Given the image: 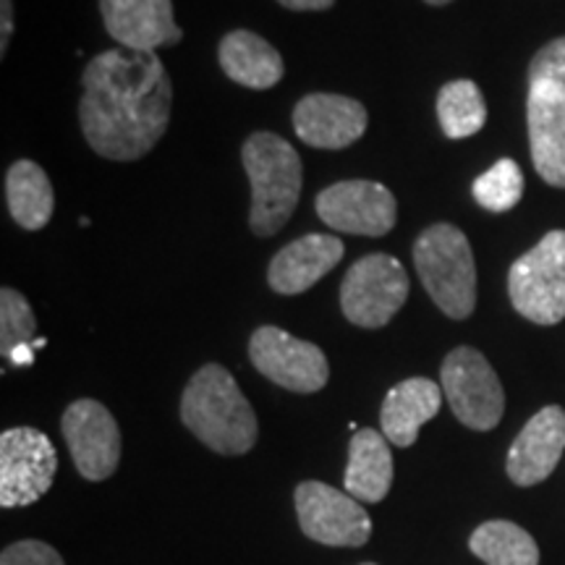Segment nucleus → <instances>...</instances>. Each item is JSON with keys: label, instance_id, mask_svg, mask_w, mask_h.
I'll return each mask as SVG.
<instances>
[{"label": "nucleus", "instance_id": "26", "mask_svg": "<svg viewBox=\"0 0 565 565\" xmlns=\"http://www.w3.org/2000/svg\"><path fill=\"white\" fill-rule=\"evenodd\" d=\"M550 82L565 89V38L547 42L529 66V84Z\"/></svg>", "mask_w": 565, "mask_h": 565}, {"label": "nucleus", "instance_id": "1", "mask_svg": "<svg viewBox=\"0 0 565 565\" xmlns=\"http://www.w3.org/2000/svg\"><path fill=\"white\" fill-rule=\"evenodd\" d=\"M171 76L154 53L113 47L84 68L79 124L105 160L145 158L171 124Z\"/></svg>", "mask_w": 565, "mask_h": 565}, {"label": "nucleus", "instance_id": "19", "mask_svg": "<svg viewBox=\"0 0 565 565\" xmlns=\"http://www.w3.org/2000/svg\"><path fill=\"white\" fill-rule=\"evenodd\" d=\"M217 58L228 79L249 89H270L286 74L282 55L265 38L249 30L225 34L217 47Z\"/></svg>", "mask_w": 565, "mask_h": 565}, {"label": "nucleus", "instance_id": "25", "mask_svg": "<svg viewBox=\"0 0 565 565\" xmlns=\"http://www.w3.org/2000/svg\"><path fill=\"white\" fill-rule=\"evenodd\" d=\"M38 341V320L32 303L13 288L0 291V351L9 359L13 349Z\"/></svg>", "mask_w": 565, "mask_h": 565}, {"label": "nucleus", "instance_id": "30", "mask_svg": "<svg viewBox=\"0 0 565 565\" xmlns=\"http://www.w3.org/2000/svg\"><path fill=\"white\" fill-rule=\"evenodd\" d=\"M34 343H24V345H19V349H13L11 351V356H9V362L13 364V366H32L34 364Z\"/></svg>", "mask_w": 565, "mask_h": 565}, {"label": "nucleus", "instance_id": "20", "mask_svg": "<svg viewBox=\"0 0 565 565\" xmlns=\"http://www.w3.org/2000/svg\"><path fill=\"white\" fill-rule=\"evenodd\" d=\"M345 492L362 503H380L393 487V454L387 437L377 429H359L349 445Z\"/></svg>", "mask_w": 565, "mask_h": 565}, {"label": "nucleus", "instance_id": "12", "mask_svg": "<svg viewBox=\"0 0 565 565\" xmlns=\"http://www.w3.org/2000/svg\"><path fill=\"white\" fill-rule=\"evenodd\" d=\"M317 215L330 228L351 236H387L395 228L398 202L377 181H341L317 194Z\"/></svg>", "mask_w": 565, "mask_h": 565}, {"label": "nucleus", "instance_id": "14", "mask_svg": "<svg viewBox=\"0 0 565 565\" xmlns=\"http://www.w3.org/2000/svg\"><path fill=\"white\" fill-rule=\"evenodd\" d=\"M526 124L536 173L550 186L565 189V89L550 82L529 84Z\"/></svg>", "mask_w": 565, "mask_h": 565}, {"label": "nucleus", "instance_id": "11", "mask_svg": "<svg viewBox=\"0 0 565 565\" xmlns=\"http://www.w3.org/2000/svg\"><path fill=\"white\" fill-rule=\"evenodd\" d=\"M76 471L89 482H105L121 463V429L100 401H74L61 419Z\"/></svg>", "mask_w": 565, "mask_h": 565}, {"label": "nucleus", "instance_id": "13", "mask_svg": "<svg viewBox=\"0 0 565 565\" xmlns=\"http://www.w3.org/2000/svg\"><path fill=\"white\" fill-rule=\"evenodd\" d=\"M366 108L359 100L330 92L301 97L294 108V131L303 145L317 150H345L364 137Z\"/></svg>", "mask_w": 565, "mask_h": 565}, {"label": "nucleus", "instance_id": "18", "mask_svg": "<svg viewBox=\"0 0 565 565\" xmlns=\"http://www.w3.org/2000/svg\"><path fill=\"white\" fill-rule=\"evenodd\" d=\"M443 387L427 377H408L391 387L383 401L380 424L387 443L398 448H412L419 429L435 419L443 406Z\"/></svg>", "mask_w": 565, "mask_h": 565}, {"label": "nucleus", "instance_id": "6", "mask_svg": "<svg viewBox=\"0 0 565 565\" xmlns=\"http://www.w3.org/2000/svg\"><path fill=\"white\" fill-rule=\"evenodd\" d=\"M440 387L448 398L450 412L463 427L490 433L503 419L505 393L484 353L469 345L454 349L445 356L440 370Z\"/></svg>", "mask_w": 565, "mask_h": 565}, {"label": "nucleus", "instance_id": "28", "mask_svg": "<svg viewBox=\"0 0 565 565\" xmlns=\"http://www.w3.org/2000/svg\"><path fill=\"white\" fill-rule=\"evenodd\" d=\"M13 34V0H0V53L6 55Z\"/></svg>", "mask_w": 565, "mask_h": 565}, {"label": "nucleus", "instance_id": "5", "mask_svg": "<svg viewBox=\"0 0 565 565\" xmlns=\"http://www.w3.org/2000/svg\"><path fill=\"white\" fill-rule=\"evenodd\" d=\"M508 296L529 322L565 320V231H550L534 249L515 259L508 273Z\"/></svg>", "mask_w": 565, "mask_h": 565}, {"label": "nucleus", "instance_id": "23", "mask_svg": "<svg viewBox=\"0 0 565 565\" xmlns=\"http://www.w3.org/2000/svg\"><path fill=\"white\" fill-rule=\"evenodd\" d=\"M437 118H440V129L448 139L475 137L487 121L482 89L471 79L448 82L437 95Z\"/></svg>", "mask_w": 565, "mask_h": 565}, {"label": "nucleus", "instance_id": "22", "mask_svg": "<svg viewBox=\"0 0 565 565\" xmlns=\"http://www.w3.org/2000/svg\"><path fill=\"white\" fill-rule=\"evenodd\" d=\"M469 550L487 565H540L534 536L513 521H484L471 534Z\"/></svg>", "mask_w": 565, "mask_h": 565}, {"label": "nucleus", "instance_id": "4", "mask_svg": "<svg viewBox=\"0 0 565 565\" xmlns=\"http://www.w3.org/2000/svg\"><path fill=\"white\" fill-rule=\"evenodd\" d=\"M414 265L424 291L443 315L466 320L477 307V265L469 238L450 223L429 225L414 244Z\"/></svg>", "mask_w": 565, "mask_h": 565}, {"label": "nucleus", "instance_id": "16", "mask_svg": "<svg viewBox=\"0 0 565 565\" xmlns=\"http://www.w3.org/2000/svg\"><path fill=\"white\" fill-rule=\"evenodd\" d=\"M565 450V412L545 406L521 429L508 454L505 471L513 484L534 487L553 475Z\"/></svg>", "mask_w": 565, "mask_h": 565}, {"label": "nucleus", "instance_id": "32", "mask_svg": "<svg viewBox=\"0 0 565 565\" xmlns=\"http://www.w3.org/2000/svg\"><path fill=\"white\" fill-rule=\"evenodd\" d=\"M362 565H374V563H362Z\"/></svg>", "mask_w": 565, "mask_h": 565}, {"label": "nucleus", "instance_id": "7", "mask_svg": "<svg viewBox=\"0 0 565 565\" xmlns=\"http://www.w3.org/2000/svg\"><path fill=\"white\" fill-rule=\"evenodd\" d=\"M408 299V275L391 254H366L341 282V309L356 328H385Z\"/></svg>", "mask_w": 565, "mask_h": 565}, {"label": "nucleus", "instance_id": "15", "mask_svg": "<svg viewBox=\"0 0 565 565\" xmlns=\"http://www.w3.org/2000/svg\"><path fill=\"white\" fill-rule=\"evenodd\" d=\"M100 13L110 38L129 51L154 53L183 40L173 0H100Z\"/></svg>", "mask_w": 565, "mask_h": 565}, {"label": "nucleus", "instance_id": "29", "mask_svg": "<svg viewBox=\"0 0 565 565\" xmlns=\"http://www.w3.org/2000/svg\"><path fill=\"white\" fill-rule=\"evenodd\" d=\"M282 9L288 11H324L335 3V0H278Z\"/></svg>", "mask_w": 565, "mask_h": 565}, {"label": "nucleus", "instance_id": "17", "mask_svg": "<svg viewBox=\"0 0 565 565\" xmlns=\"http://www.w3.org/2000/svg\"><path fill=\"white\" fill-rule=\"evenodd\" d=\"M343 257V242L324 233H309L296 238L275 254L267 267V282L275 294L296 296L309 291L322 280Z\"/></svg>", "mask_w": 565, "mask_h": 565}, {"label": "nucleus", "instance_id": "21", "mask_svg": "<svg viewBox=\"0 0 565 565\" xmlns=\"http://www.w3.org/2000/svg\"><path fill=\"white\" fill-rule=\"evenodd\" d=\"M6 202L21 228L40 231L51 223L55 210L53 183L38 162L19 160L6 173Z\"/></svg>", "mask_w": 565, "mask_h": 565}, {"label": "nucleus", "instance_id": "3", "mask_svg": "<svg viewBox=\"0 0 565 565\" xmlns=\"http://www.w3.org/2000/svg\"><path fill=\"white\" fill-rule=\"evenodd\" d=\"M242 160L252 183V231L263 238L275 236L299 204L303 183L299 152L278 134L257 131L246 139Z\"/></svg>", "mask_w": 565, "mask_h": 565}, {"label": "nucleus", "instance_id": "10", "mask_svg": "<svg viewBox=\"0 0 565 565\" xmlns=\"http://www.w3.org/2000/svg\"><path fill=\"white\" fill-rule=\"evenodd\" d=\"M249 359L254 370L291 393H317L330 380V364L320 345L294 338L273 324L254 330Z\"/></svg>", "mask_w": 565, "mask_h": 565}, {"label": "nucleus", "instance_id": "27", "mask_svg": "<svg viewBox=\"0 0 565 565\" xmlns=\"http://www.w3.org/2000/svg\"><path fill=\"white\" fill-rule=\"evenodd\" d=\"M0 565H66L61 553L47 542L40 540H24L13 542L0 555Z\"/></svg>", "mask_w": 565, "mask_h": 565}, {"label": "nucleus", "instance_id": "31", "mask_svg": "<svg viewBox=\"0 0 565 565\" xmlns=\"http://www.w3.org/2000/svg\"><path fill=\"white\" fill-rule=\"evenodd\" d=\"M424 3H429V6H448V3H454V0H424Z\"/></svg>", "mask_w": 565, "mask_h": 565}, {"label": "nucleus", "instance_id": "24", "mask_svg": "<svg viewBox=\"0 0 565 565\" xmlns=\"http://www.w3.org/2000/svg\"><path fill=\"white\" fill-rule=\"evenodd\" d=\"M524 196V173L515 160H498L475 181V200L490 212H508Z\"/></svg>", "mask_w": 565, "mask_h": 565}, {"label": "nucleus", "instance_id": "2", "mask_svg": "<svg viewBox=\"0 0 565 565\" xmlns=\"http://www.w3.org/2000/svg\"><path fill=\"white\" fill-rule=\"evenodd\" d=\"M181 422L221 456L249 454L259 435L257 414L233 374L221 364H204L189 380L181 398Z\"/></svg>", "mask_w": 565, "mask_h": 565}, {"label": "nucleus", "instance_id": "9", "mask_svg": "<svg viewBox=\"0 0 565 565\" xmlns=\"http://www.w3.org/2000/svg\"><path fill=\"white\" fill-rule=\"evenodd\" d=\"M296 515L301 532L328 547H362L372 536V519L364 505L324 482L296 487Z\"/></svg>", "mask_w": 565, "mask_h": 565}, {"label": "nucleus", "instance_id": "8", "mask_svg": "<svg viewBox=\"0 0 565 565\" xmlns=\"http://www.w3.org/2000/svg\"><path fill=\"white\" fill-rule=\"evenodd\" d=\"M58 454L51 437L32 427H13L0 435V505L24 508L53 487Z\"/></svg>", "mask_w": 565, "mask_h": 565}]
</instances>
